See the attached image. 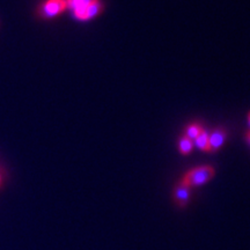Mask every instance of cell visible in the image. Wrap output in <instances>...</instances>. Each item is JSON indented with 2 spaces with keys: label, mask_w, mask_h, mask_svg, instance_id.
Here are the masks:
<instances>
[{
  "label": "cell",
  "mask_w": 250,
  "mask_h": 250,
  "mask_svg": "<svg viewBox=\"0 0 250 250\" xmlns=\"http://www.w3.org/2000/svg\"><path fill=\"white\" fill-rule=\"evenodd\" d=\"M0 183H1V176H0Z\"/></svg>",
  "instance_id": "12"
},
{
  "label": "cell",
  "mask_w": 250,
  "mask_h": 250,
  "mask_svg": "<svg viewBox=\"0 0 250 250\" xmlns=\"http://www.w3.org/2000/svg\"><path fill=\"white\" fill-rule=\"evenodd\" d=\"M248 123L250 125V112H249V115H248Z\"/></svg>",
  "instance_id": "10"
},
{
  "label": "cell",
  "mask_w": 250,
  "mask_h": 250,
  "mask_svg": "<svg viewBox=\"0 0 250 250\" xmlns=\"http://www.w3.org/2000/svg\"><path fill=\"white\" fill-rule=\"evenodd\" d=\"M248 139H249V140H250V132H249V133H248Z\"/></svg>",
  "instance_id": "11"
},
{
  "label": "cell",
  "mask_w": 250,
  "mask_h": 250,
  "mask_svg": "<svg viewBox=\"0 0 250 250\" xmlns=\"http://www.w3.org/2000/svg\"><path fill=\"white\" fill-rule=\"evenodd\" d=\"M66 1V7L76 11L78 8H83L85 6H88L98 0H65Z\"/></svg>",
  "instance_id": "7"
},
{
  "label": "cell",
  "mask_w": 250,
  "mask_h": 250,
  "mask_svg": "<svg viewBox=\"0 0 250 250\" xmlns=\"http://www.w3.org/2000/svg\"><path fill=\"white\" fill-rule=\"evenodd\" d=\"M226 140V131L224 129H215L208 134V152L218 151Z\"/></svg>",
  "instance_id": "4"
},
{
  "label": "cell",
  "mask_w": 250,
  "mask_h": 250,
  "mask_svg": "<svg viewBox=\"0 0 250 250\" xmlns=\"http://www.w3.org/2000/svg\"><path fill=\"white\" fill-rule=\"evenodd\" d=\"M202 131H203V127L201 126V125L192 124V125H190V126L187 127L186 137H188V138L191 139V140H195L197 137L199 136V133H201Z\"/></svg>",
  "instance_id": "9"
},
{
  "label": "cell",
  "mask_w": 250,
  "mask_h": 250,
  "mask_svg": "<svg viewBox=\"0 0 250 250\" xmlns=\"http://www.w3.org/2000/svg\"><path fill=\"white\" fill-rule=\"evenodd\" d=\"M65 8H67L65 0H46L41 5L39 14L44 19L55 18L64 12Z\"/></svg>",
  "instance_id": "2"
},
{
  "label": "cell",
  "mask_w": 250,
  "mask_h": 250,
  "mask_svg": "<svg viewBox=\"0 0 250 250\" xmlns=\"http://www.w3.org/2000/svg\"><path fill=\"white\" fill-rule=\"evenodd\" d=\"M192 147H193V142L191 139H189L186 136H183L182 138L180 139L179 148L182 154H186V155L189 154V153L192 151Z\"/></svg>",
  "instance_id": "8"
},
{
  "label": "cell",
  "mask_w": 250,
  "mask_h": 250,
  "mask_svg": "<svg viewBox=\"0 0 250 250\" xmlns=\"http://www.w3.org/2000/svg\"><path fill=\"white\" fill-rule=\"evenodd\" d=\"M102 11V4L100 2V0L98 1L93 2L88 6H85L83 8H78L76 11H73L74 17L79 20H89V19L95 18L96 15L100 14V12Z\"/></svg>",
  "instance_id": "3"
},
{
  "label": "cell",
  "mask_w": 250,
  "mask_h": 250,
  "mask_svg": "<svg viewBox=\"0 0 250 250\" xmlns=\"http://www.w3.org/2000/svg\"><path fill=\"white\" fill-rule=\"evenodd\" d=\"M195 144L199 149L208 152V134L203 130L202 132L199 133V136L195 139Z\"/></svg>",
  "instance_id": "6"
},
{
  "label": "cell",
  "mask_w": 250,
  "mask_h": 250,
  "mask_svg": "<svg viewBox=\"0 0 250 250\" xmlns=\"http://www.w3.org/2000/svg\"><path fill=\"white\" fill-rule=\"evenodd\" d=\"M190 199V188L184 186L183 183H179L177 187L175 188L174 191V201L176 203L177 206L180 208H184Z\"/></svg>",
  "instance_id": "5"
},
{
  "label": "cell",
  "mask_w": 250,
  "mask_h": 250,
  "mask_svg": "<svg viewBox=\"0 0 250 250\" xmlns=\"http://www.w3.org/2000/svg\"><path fill=\"white\" fill-rule=\"evenodd\" d=\"M214 169L211 166H201V167L193 168L184 175L181 183L189 187L190 189L195 187L204 186L208 181L213 179Z\"/></svg>",
  "instance_id": "1"
}]
</instances>
